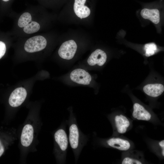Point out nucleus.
<instances>
[{"instance_id": "0eeeda50", "label": "nucleus", "mask_w": 164, "mask_h": 164, "mask_svg": "<svg viewBox=\"0 0 164 164\" xmlns=\"http://www.w3.org/2000/svg\"><path fill=\"white\" fill-rule=\"evenodd\" d=\"M107 58L106 53L100 49H97L91 54L87 60V63L90 66L97 65L101 66L106 62Z\"/></svg>"}, {"instance_id": "dca6fc26", "label": "nucleus", "mask_w": 164, "mask_h": 164, "mask_svg": "<svg viewBox=\"0 0 164 164\" xmlns=\"http://www.w3.org/2000/svg\"><path fill=\"white\" fill-rule=\"evenodd\" d=\"M32 20V17L30 13L24 12L20 17L18 21V26L20 28L24 27L30 23Z\"/></svg>"}, {"instance_id": "a211bd4d", "label": "nucleus", "mask_w": 164, "mask_h": 164, "mask_svg": "<svg viewBox=\"0 0 164 164\" xmlns=\"http://www.w3.org/2000/svg\"><path fill=\"white\" fill-rule=\"evenodd\" d=\"M142 163L139 161L129 157L125 158L123 160L122 164H142Z\"/></svg>"}, {"instance_id": "7ed1b4c3", "label": "nucleus", "mask_w": 164, "mask_h": 164, "mask_svg": "<svg viewBox=\"0 0 164 164\" xmlns=\"http://www.w3.org/2000/svg\"><path fill=\"white\" fill-rule=\"evenodd\" d=\"M46 44V40L44 37L37 36L31 37L26 41L24 45V49L29 53L38 52L44 49Z\"/></svg>"}, {"instance_id": "4468645a", "label": "nucleus", "mask_w": 164, "mask_h": 164, "mask_svg": "<svg viewBox=\"0 0 164 164\" xmlns=\"http://www.w3.org/2000/svg\"><path fill=\"white\" fill-rule=\"evenodd\" d=\"M114 120L118 132L121 134L125 133L130 125L128 119L125 116L120 114L116 116Z\"/></svg>"}, {"instance_id": "9b49d317", "label": "nucleus", "mask_w": 164, "mask_h": 164, "mask_svg": "<svg viewBox=\"0 0 164 164\" xmlns=\"http://www.w3.org/2000/svg\"><path fill=\"white\" fill-rule=\"evenodd\" d=\"M132 115L139 120L149 121L151 118L150 114L142 105L138 103L133 105Z\"/></svg>"}, {"instance_id": "f3484780", "label": "nucleus", "mask_w": 164, "mask_h": 164, "mask_svg": "<svg viewBox=\"0 0 164 164\" xmlns=\"http://www.w3.org/2000/svg\"><path fill=\"white\" fill-rule=\"evenodd\" d=\"M145 56L149 57L154 55L158 51L156 44L154 43L146 44L144 46Z\"/></svg>"}, {"instance_id": "6e6552de", "label": "nucleus", "mask_w": 164, "mask_h": 164, "mask_svg": "<svg viewBox=\"0 0 164 164\" xmlns=\"http://www.w3.org/2000/svg\"><path fill=\"white\" fill-rule=\"evenodd\" d=\"M33 128L31 125L27 124L24 127L20 138L22 146L28 147L31 145L33 139Z\"/></svg>"}, {"instance_id": "ddd939ff", "label": "nucleus", "mask_w": 164, "mask_h": 164, "mask_svg": "<svg viewBox=\"0 0 164 164\" xmlns=\"http://www.w3.org/2000/svg\"><path fill=\"white\" fill-rule=\"evenodd\" d=\"M141 15L144 19H149L155 24H157L160 22V13L157 9H144L141 11Z\"/></svg>"}, {"instance_id": "f257e3e1", "label": "nucleus", "mask_w": 164, "mask_h": 164, "mask_svg": "<svg viewBox=\"0 0 164 164\" xmlns=\"http://www.w3.org/2000/svg\"><path fill=\"white\" fill-rule=\"evenodd\" d=\"M70 115L67 120L69 128L68 139L77 163L83 147L88 140V136L81 131L77 123L76 116L72 109H69Z\"/></svg>"}, {"instance_id": "423d86ee", "label": "nucleus", "mask_w": 164, "mask_h": 164, "mask_svg": "<svg viewBox=\"0 0 164 164\" xmlns=\"http://www.w3.org/2000/svg\"><path fill=\"white\" fill-rule=\"evenodd\" d=\"M27 95L26 90L24 88H17L11 94L9 99V105L13 107L20 105L25 100Z\"/></svg>"}, {"instance_id": "4be33fe9", "label": "nucleus", "mask_w": 164, "mask_h": 164, "mask_svg": "<svg viewBox=\"0 0 164 164\" xmlns=\"http://www.w3.org/2000/svg\"><path fill=\"white\" fill-rule=\"evenodd\" d=\"M2 0L5 2H7V1H9V0Z\"/></svg>"}, {"instance_id": "2eb2a0df", "label": "nucleus", "mask_w": 164, "mask_h": 164, "mask_svg": "<svg viewBox=\"0 0 164 164\" xmlns=\"http://www.w3.org/2000/svg\"><path fill=\"white\" fill-rule=\"evenodd\" d=\"M40 28V25L38 22L31 21L24 27L23 31L26 33L32 34L38 31Z\"/></svg>"}, {"instance_id": "9d476101", "label": "nucleus", "mask_w": 164, "mask_h": 164, "mask_svg": "<svg viewBox=\"0 0 164 164\" xmlns=\"http://www.w3.org/2000/svg\"><path fill=\"white\" fill-rule=\"evenodd\" d=\"M144 92L147 95L152 97H156L161 95L164 91V86L162 84H149L143 87Z\"/></svg>"}, {"instance_id": "1a4fd4ad", "label": "nucleus", "mask_w": 164, "mask_h": 164, "mask_svg": "<svg viewBox=\"0 0 164 164\" xmlns=\"http://www.w3.org/2000/svg\"><path fill=\"white\" fill-rule=\"evenodd\" d=\"M86 0H75L73 9L76 15L81 19L87 17L90 15L89 8L84 5Z\"/></svg>"}, {"instance_id": "6ab92c4d", "label": "nucleus", "mask_w": 164, "mask_h": 164, "mask_svg": "<svg viewBox=\"0 0 164 164\" xmlns=\"http://www.w3.org/2000/svg\"><path fill=\"white\" fill-rule=\"evenodd\" d=\"M6 51V47L5 43L0 41V59H1L5 54Z\"/></svg>"}, {"instance_id": "412c9836", "label": "nucleus", "mask_w": 164, "mask_h": 164, "mask_svg": "<svg viewBox=\"0 0 164 164\" xmlns=\"http://www.w3.org/2000/svg\"><path fill=\"white\" fill-rule=\"evenodd\" d=\"M164 148H163V150L162 151V154L163 156H164Z\"/></svg>"}, {"instance_id": "f8f14e48", "label": "nucleus", "mask_w": 164, "mask_h": 164, "mask_svg": "<svg viewBox=\"0 0 164 164\" xmlns=\"http://www.w3.org/2000/svg\"><path fill=\"white\" fill-rule=\"evenodd\" d=\"M109 146L120 150L126 151L130 148V144L127 140L119 138H111L106 141Z\"/></svg>"}, {"instance_id": "39448f33", "label": "nucleus", "mask_w": 164, "mask_h": 164, "mask_svg": "<svg viewBox=\"0 0 164 164\" xmlns=\"http://www.w3.org/2000/svg\"><path fill=\"white\" fill-rule=\"evenodd\" d=\"M70 77L72 81L84 85L89 84L92 80L91 75L85 70L80 68L73 70L70 73Z\"/></svg>"}, {"instance_id": "aec40b11", "label": "nucleus", "mask_w": 164, "mask_h": 164, "mask_svg": "<svg viewBox=\"0 0 164 164\" xmlns=\"http://www.w3.org/2000/svg\"><path fill=\"white\" fill-rule=\"evenodd\" d=\"M159 145L163 148L164 147V140H163L159 143Z\"/></svg>"}, {"instance_id": "20e7f679", "label": "nucleus", "mask_w": 164, "mask_h": 164, "mask_svg": "<svg viewBox=\"0 0 164 164\" xmlns=\"http://www.w3.org/2000/svg\"><path fill=\"white\" fill-rule=\"evenodd\" d=\"M77 48L76 42L73 40H69L62 44L58 50V54L64 59L71 60L74 57Z\"/></svg>"}, {"instance_id": "f03ea898", "label": "nucleus", "mask_w": 164, "mask_h": 164, "mask_svg": "<svg viewBox=\"0 0 164 164\" xmlns=\"http://www.w3.org/2000/svg\"><path fill=\"white\" fill-rule=\"evenodd\" d=\"M67 120L54 133V138L56 145L57 157L59 162L65 163L69 143L66 132Z\"/></svg>"}]
</instances>
